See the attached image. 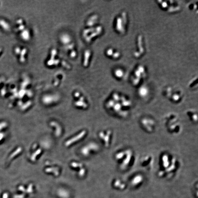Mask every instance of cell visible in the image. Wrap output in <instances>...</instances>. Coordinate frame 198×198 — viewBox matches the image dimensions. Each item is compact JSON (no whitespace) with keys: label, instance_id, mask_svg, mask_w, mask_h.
I'll list each match as a JSON object with an SVG mask.
<instances>
[{"label":"cell","instance_id":"6da1fadb","mask_svg":"<svg viewBox=\"0 0 198 198\" xmlns=\"http://www.w3.org/2000/svg\"><path fill=\"white\" fill-rule=\"evenodd\" d=\"M106 106L112 114L122 119L128 117L133 104L128 97L119 92H114L107 101Z\"/></svg>","mask_w":198,"mask_h":198},{"label":"cell","instance_id":"7a4b0ae2","mask_svg":"<svg viewBox=\"0 0 198 198\" xmlns=\"http://www.w3.org/2000/svg\"><path fill=\"white\" fill-rule=\"evenodd\" d=\"M159 165L158 177L161 179H169L173 178L177 172L179 167V161L174 155L165 152L160 155Z\"/></svg>","mask_w":198,"mask_h":198},{"label":"cell","instance_id":"3957f363","mask_svg":"<svg viewBox=\"0 0 198 198\" xmlns=\"http://www.w3.org/2000/svg\"><path fill=\"white\" fill-rule=\"evenodd\" d=\"M114 160L120 170L127 171L132 168L135 163V152L130 148L118 150L114 155Z\"/></svg>","mask_w":198,"mask_h":198},{"label":"cell","instance_id":"277c9868","mask_svg":"<svg viewBox=\"0 0 198 198\" xmlns=\"http://www.w3.org/2000/svg\"><path fill=\"white\" fill-rule=\"evenodd\" d=\"M164 122L166 129L170 135H178L183 131V125L180 118L176 113L170 112L165 115Z\"/></svg>","mask_w":198,"mask_h":198},{"label":"cell","instance_id":"5b68a950","mask_svg":"<svg viewBox=\"0 0 198 198\" xmlns=\"http://www.w3.org/2000/svg\"><path fill=\"white\" fill-rule=\"evenodd\" d=\"M147 70L143 65H139L132 72L130 80L132 85L134 86H140V83L147 76Z\"/></svg>","mask_w":198,"mask_h":198},{"label":"cell","instance_id":"8992f818","mask_svg":"<svg viewBox=\"0 0 198 198\" xmlns=\"http://www.w3.org/2000/svg\"><path fill=\"white\" fill-rule=\"evenodd\" d=\"M164 95L173 103L178 104L182 101L183 94L180 89L173 87H168L164 91Z\"/></svg>","mask_w":198,"mask_h":198},{"label":"cell","instance_id":"52a82bcc","mask_svg":"<svg viewBox=\"0 0 198 198\" xmlns=\"http://www.w3.org/2000/svg\"><path fill=\"white\" fill-rule=\"evenodd\" d=\"M139 122L140 127L146 133L151 134L155 132L157 123L152 117L144 116L140 119Z\"/></svg>","mask_w":198,"mask_h":198},{"label":"cell","instance_id":"ba28073f","mask_svg":"<svg viewBox=\"0 0 198 198\" xmlns=\"http://www.w3.org/2000/svg\"><path fill=\"white\" fill-rule=\"evenodd\" d=\"M127 18L125 12L121 13L117 16L114 21V29L117 33L120 35L124 34L127 29Z\"/></svg>","mask_w":198,"mask_h":198},{"label":"cell","instance_id":"9c48e42d","mask_svg":"<svg viewBox=\"0 0 198 198\" xmlns=\"http://www.w3.org/2000/svg\"><path fill=\"white\" fill-rule=\"evenodd\" d=\"M157 3L163 10L168 13H176L180 10V5L176 1H158Z\"/></svg>","mask_w":198,"mask_h":198},{"label":"cell","instance_id":"30bf717a","mask_svg":"<svg viewBox=\"0 0 198 198\" xmlns=\"http://www.w3.org/2000/svg\"><path fill=\"white\" fill-rule=\"evenodd\" d=\"M113 133L111 129H107L99 132V137L105 147H110L112 145Z\"/></svg>","mask_w":198,"mask_h":198},{"label":"cell","instance_id":"8fae6325","mask_svg":"<svg viewBox=\"0 0 198 198\" xmlns=\"http://www.w3.org/2000/svg\"><path fill=\"white\" fill-rule=\"evenodd\" d=\"M154 164V158L151 154L144 155L140 159V166L146 170H150L152 168Z\"/></svg>","mask_w":198,"mask_h":198},{"label":"cell","instance_id":"7c38bea8","mask_svg":"<svg viewBox=\"0 0 198 198\" xmlns=\"http://www.w3.org/2000/svg\"><path fill=\"white\" fill-rule=\"evenodd\" d=\"M145 181V176L143 174L141 173H136L130 178V185L134 188H137L142 185Z\"/></svg>","mask_w":198,"mask_h":198},{"label":"cell","instance_id":"4fadbf2b","mask_svg":"<svg viewBox=\"0 0 198 198\" xmlns=\"http://www.w3.org/2000/svg\"><path fill=\"white\" fill-rule=\"evenodd\" d=\"M112 186L116 190L123 191L127 188V184L122 178H116L112 180Z\"/></svg>","mask_w":198,"mask_h":198},{"label":"cell","instance_id":"5bb4252c","mask_svg":"<svg viewBox=\"0 0 198 198\" xmlns=\"http://www.w3.org/2000/svg\"><path fill=\"white\" fill-rule=\"evenodd\" d=\"M138 96L141 99H146L150 96V90L149 88L147 85H140L138 89Z\"/></svg>","mask_w":198,"mask_h":198},{"label":"cell","instance_id":"9a60e30c","mask_svg":"<svg viewBox=\"0 0 198 198\" xmlns=\"http://www.w3.org/2000/svg\"><path fill=\"white\" fill-rule=\"evenodd\" d=\"M186 115L188 119L193 124H197L198 123V112L196 110L193 109L187 110L186 112Z\"/></svg>","mask_w":198,"mask_h":198},{"label":"cell","instance_id":"2e32d148","mask_svg":"<svg viewBox=\"0 0 198 198\" xmlns=\"http://www.w3.org/2000/svg\"><path fill=\"white\" fill-rule=\"evenodd\" d=\"M106 55L111 59L113 60H117L121 56V54L119 51H118L116 49L112 47L107 49Z\"/></svg>","mask_w":198,"mask_h":198},{"label":"cell","instance_id":"e0dca14e","mask_svg":"<svg viewBox=\"0 0 198 198\" xmlns=\"http://www.w3.org/2000/svg\"><path fill=\"white\" fill-rule=\"evenodd\" d=\"M137 49L136 50V51L135 52V56L136 57H137L138 54V52L140 51V55L139 56H141V54H140V51H142L141 52H142L143 54H144V52H145V48H144V41L142 40V37H139V38L138 39L137 42Z\"/></svg>","mask_w":198,"mask_h":198},{"label":"cell","instance_id":"ac0fdd59","mask_svg":"<svg viewBox=\"0 0 198 198\" xmlns=\"http://www.w3.org/2000/svg\"><path fill=\"white\" fill-rule=\"evenodd\" d=\"M113 76L116 79L118 80L122 79L125 76V71L120 68H117L113 70Z\"/></svg>","mask_w":198,"mask_h":198},{"label":"cell","instance_id":"d6986e66","mask_svg":"<svg viewBox=\"0 0 198 198\" xmlns=\"http://www.w3.org/2000/svg\"><path fill=\"white\" fill-rule=\"evenodd\" d=\"M85 134H86V131H83L80 134H79L76 137L74 138H73V139H72L71 140L68 141L66 143V145L69 146V145H71L72 144H73V143L74 142H75L76 141H78V140L81 139L83 137L84 135H85Z\"/></svg>","mask_w":198,"mask_h":198},{"label":"cell","instance_id":"ffe728a7","mask_svg":"<svg viewBox=\"0 0 198 198\" xmlns=\"http://www.w3.org/2000/svg\"><path fill=\"white\" fill-rule=\"evenodd\" d=\"M7 126V123L5 122H0V131L3 130V128Z\"/></svg>","mask_w":198,"mask_h":198},{"label":"cell","instance_id":"44dd1931","mask_svg":"<svg viewBox=\"0 0 198 198\" xmlns=\"http://www.w3.org/2000/svg\"><path fill=\"white\" fill-rule=\"evenodd\" d=\"M20 151L21 149H18V150H17V151H16L15 152H14L13 153V154H12V155H11L10 158H12L14 156H15L16 155H17L16 154H16H18V153H19V152Z\"/></svg>","mask_w":198,"mask_h":198},{"label":"cell","instance_id":"7402d4cb","mask_svg":"<svg viewBox=\"0 0 198 198\" xmlns=\"http://www.w3.org/2000/svg\"><path fill=\"white\" fill-rule=\"evenodd\" d=\"M4 136H5L4 134L2 132H0V141H1L3 140V139L4 138Z\"/></svg>","mask_w":198,"mask_h":198}]
</instances>
